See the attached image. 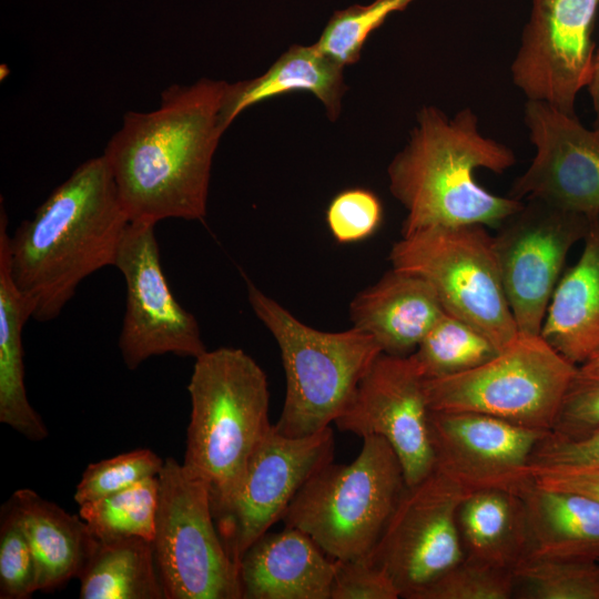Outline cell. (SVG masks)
<instances>
[{
	"mask_svg": "<svg viewBox=\"0 0 599 599\" xmlns=\"http://www.w3.org/2000/svg\"><path fill=\"white\" fill-rule=\"evenodd\" d=\"M445 314L433 287L423 278L392 268L351 302L353 327L372 335L382 352L409 356Z\"/></svg>",
	"mask_w": 599,
	"mask_h": 599,
	"instance_id": "19",
	"label": "cell"
},
{
	"mask_svg": "<svg viewBox=\"0 0 599 599\" xmlns=\"http://www.w3.org/2000/svg\"><path fill=\"white\" fill-rule=\"evenodd\" d=\"M467 495L456 481L434 469L407 486L368 559L413 599L423 587L465 558L457 510Z\"/></svg>",
	"mask_w": 599,
	"mask_h": 599,
	"instance_id": "13",
	"label": "cell"
},
{
	"mask_svg": "<svg viewBox=\"0 0 599 599\" xmlns=\"http://www.w3.org/2000/svg\"><path fill=\"white\" fill-rule=\"evenodd\" d=\"M583 242L579 260L554 290L539 334L577 367L599 351V215Z\"/></svg>",
	"mask_w": 599,
	"mask_h": 599,
	"instance_id": "20",
	"label": "cell"
},
{
	"mask_svg": "<svg viewBox=\"0 0 599 599\" xmlns=\"http://www.w3.org/2000/svg\"><path fill=\"white\" fill-rule=\"evenodd\" d=\"M521 496L528 522L525 559L599 561V500L535 483Z\"/></svg>",
	"mask_w": 599,
	"mask_h": 599,
	"instance_id": "23",
	"label": "cell"
},
{
	"mask_svg": "<svg viewBox=\"0 0 599 599\" xmlns=\"http://www.w3.org/2000/svg\"><path fill=\"white\" fill-rule=\"evenodd\" d=\"M164 459L151 449L142 448L88 465L74 493L81 506L126 489L143 479L156 477Z\"/></svg>",
	"mask_w": 599,
	"mask_h": 599,
	"instance_id": "32",
	"label": "cell"
},
{
	"mask_svg": "<svg viewBox=\"0 0 599 599\" xmlns=\"http://www.w3.org/2000/svg\"><path fill=\"white\" fill-rule=\"evenodd\" d=\"M246 285L251 307L275 338L285 372V400L275 428L288 437H306L331 427L382 348L353 326L343 332L315 329L251 281Z\"/></svg>",
	"mask_w": 599,
	"mask_h": 599,
	"instance_id": "5",
	"label": "cell"
},
{
	"mask_svg": "<svg viewBox=\"0 0 599 599\" xmlns=\"http://www.w3.org/2000/svg\"><path fill=\"white\" fill-rule=\"evenodd\" d=\"M587 88L595 112L593 129L599 131V47L595 51Z\"/></svg>",
	"mask_w": 599,
	"mask_h": 599,
	"instance_id": "39",
	"label": "cell"
},
{
	"mask_svg": "<svg viewBox=\"0 0 599 599\" xmlns=\"http://www.w3.org/2000/svg\"><path fill=\"white\" fill-rule=\"evenodd\" d=\"M402 464L387 440L363 437L349 464H326L312 475L283 515L331 558H365L387 526L405 488Z\"/></svg>",
	"mask_w": 599,
	"mask_h": 599,
	"instance_id": "6",
	"label": "cell"
},
{
	"mask_svg": "<svg viewBox=\"0 0 599 599\" xmlns=\"http://www.w3.org/2000/svg\"><path fill=\"white\" fill-rule=\"evenodd\" d=\"M465 557L515 570L528 549V522L520 494L498 488L468 493L457 510Z\"/></svg>",
	"mask_w": 599,
	"mask_h": 599,
	"instance_id": "25",
	"label": "cell"
},
{
	"mask_svg": "<svg viewBox=\"0 0 599 599\" xmlns=\"http://www.w3.org/2000/svg\"><path fill=\"white\" fill-rule=\"evenodd\" d=\"M383 220V205L370 190L352 187L337 193L326 210L327 226L338 243H355L373 235Z\"/></svg>",
	"mask_w": 599,
	"mask_h": 599,
	"instance_id": "34",
	"label": "cell"
},
{
	"mask_svg": "<svg viewBox=\"0 0 599 599\" xmlns=\"http://www.w3.org/2000/svg\"><path fill=\"white\" fill-rule=\"evenodd\" d=\"M334 572L335 559L287 526L261 536L238 562L242 599H331Z\"/></svg>",
	"mask_w": 599,
	"mask_h": 599,
	"instance_id": "18",
	"label": "cell"
},
{
	"mask_svg": "<svg viewBox=\"0 0 599 599\" xmlns=\"http://www.w3.org/2000/svg\"><path fill=\"white\" fill-rule=\"evenodd\" d=\"M8 217L0 211V422L26 438L40 441L48 429L31 406L24 385L22 331L32 307L14 284L9 268Z\"/></svg>",
	"mask_w": 599,
	"mask_h": 599,
	"instance_id": "24",
	"label": "cell"
},
{
	"mask_svg": "<svg viewBox=\"0 0 599 599\" xmlns=\"http://www.w3.org/2000/svg\"><path fill=\"white\" fill-rule=\"evenodd\" d=\"M598 467L599 427L576 438H564L547 433L537 444L531 469Z\"/></svg>",
	"mask_w": 599,
	"mask_h": 599,
	"instance_id": "37",
	"label": "cell"
},
{
	"mask_svg": "<svg viewBox=\"0 0 599 599\" xmlns=\"http://www.w3.org/2000/svg\"><path fill=\"white\" fill-rule=\"evenodd\" d=\"M78 578L81 599H165L152 542L140 537L95 539Z\"/></svg>",
	"mask_w": 599,
	"mask_h": 599,
	"instance_id": "26",
	"label": "cell"
},
{
	"mask_svg": "<svg viewBox=\"0 0 599 599\" xmlns=\"http://www.w3.org/2000/svg\"><path fill=\"white\" fill-rule=\"evenodd\" d=\"M159 476L79 506V515L100 541L129 537L153 540L159 508Z\"/></svg>",
	"mask_w": 599,
	"mask_h": 599,
	"instance_id": "28",
	"label": "cell"
},
{
	"mask_svg": "<svg viewBox=\"0 0 599 599\" xmlns=\"http://www.w3.org/2000/svg\"><path fill=\"white\" fill-rule=\"evenodd\" d=\"M392 268L425 280L445 312L465 321L499 349L519 332L502 285L494 236L479 224L435 226L402 236Z\"/></svg>",
	"mask_w": 599,
	"mask_h": 599,
	"instance_id": "7",
	"label": "cell"
},
{
	"mask_svg": "<svg viewBox=\"0 0 599 599\" xmlns=\"http://www.w3.org/2000/svg\"><path fill=\"white\" fill-rule=\"evenodd\" d=\"M429 430L434 469L467 494L498 488L521 495L534 484L532 453L547 434L485 414L436 410Z\"/></svg>",
	"mask_w": 599,
	"mask_h": 599,
	"instance_id": "16",
	"label": "cell"
},
{
	"mask_svg": "<svg viewBox=\"0 0 599 599\" xmlns=\"http://www.w3.org/2000/svg\"><path fill=\"white\" fill-rule=\"evenodd\" d=\"M7 505L34 554L39 590L53 591L79 576L95 538L84 520L29 488L18 489Z\"/></svg>",
	"mask_w": 599,
	"mask_h": 599,
	"instance_id": "22",
	"label": "cell"
},
{
	"mask_svg": "<svg viewBox=\"0 0 599 599\" xmlns=\"http://www.w3.org/2000/svg\"><path fill=\"white\" fill-rule=\"evenodd\" d=\"M599 427V368L578 367L550 433L576 438Z\"/></svg>",
	"mask_w": 599,
	"mask_h": 599,
	"instance_id": "35",
	"label": "cell"
},
{
	"mask_svg": "<svg viewBox=\"0 0 599 599\" xmlns=\"http://www.w3.org/2000/svg\"><path fill=\"white\" fill-rule=\"evenodd\" d=\"M39 590L38 564L17 517L6 504L0 526V598L27 599Z\"/></svg>",
	"mask_w": 599,
	"mask_h": 599,
	"instance_id": "33",
	"label": "cell"
},
{
	"mask_svg": "<svg viewBox=\"0 0 599 599\" xmlns=\"http://www.w3.org/2000/svg\"><path fill=\"white\" fill-rule=\"evenodd\" d=\"M416 0H374L368 4H352L335 11L315 44L341 63L359 61L364 44L389 16L404 11Z\"/></svg>",
	"mask_w": 599,
	"mask_h": 599,
	"instance_id": "30",
	"label": "cell"
},
{
	"mask_svg": "<svg viewBox=\"0 0 599 599\" xmlns=\"http://www.w3.org/2000/svg\"><path fill=\"white\" fill-rule=\"evenodd\" d=\"M227 83L172 84L158 109L124 114L103 155L130 221L205 217Z\"/></svg>",
	"mask_w": 599,
	"mask_h": 599,
	"instance_id": "1",
	"label": "cell"
},
{
	"mask_svg": "<svg viewBox=\"0 0 599 599\" xmlns=\"http://www.w3.org/2000/svg\"><path fill=\"white\" fill-rule=\"evenodd\" d=\"M514 571L465 557L418 590L413 599L514 598Z\"/></svg>",
	"mask_w": 599,
	"mask_h": 599,
	"instance_id": "31",
	"label": "cell"
},
{
	"mask_svg": "<svg viewBox=\"0 0 599 599\" xmlns=\"http://www.w3.org/2000/svg\"><path fill=\"white\" fill-rule=\"evenodd\" d=\"M334 449L331 427L288 437L273 425L250 458L235 493L212 509L222 542L237 566L246 549L282 520L308 478L334 460Z\"/></svg>",
	"mask_w": 599,
	"mask_h": 599,
	"instance_id": "11",
	"label": "cell"
},
{
	"mask_svg": "<svg viewBox=\"0 0 599 599\" xmlns=\"http://www.w3.org/2000/svg\"><path fill=\"white\" fill-rule=\"evenodd\" d=\"M577 369L540 335L519 333L470 370L425 379V390L430 410L479 413L550 433Z\"/></svg>",
	"mask_w": 599,
	"mask_h": 599,
	"instance_id": "8",
	"label": "cell"
},
{
	"mask_svg": "<svg viewBox=\"0 0 599 599\" xmlns=\"http://www.w3.org/2000/svg\"><path fill=\"white\" fill-rule=\"evenodd\" d=\"M514 577L515 598L599 599V561L526 558Z\"/></svg>",
	"mask_w": 599,
	"mask_h": 599,
	"instance_id": "29",
	"label": "cell"
},
{
	"mask_svg": "<svg viewBox=\"0 0 599 599\" xmlns=\"http://www.w3.org/2000/svg\"><path fill=\"white\" fill-rule=\"evenodd\" d=\"M159 481L151 542L165 599H242L238 566L219 535L207 484L171 457Z\"/></svg>",
	"mask_w": 599,
	"mask_h": 599,
	"instance_id": "9",
	"label": "cell"
},
{
	"mask_svg": "<svg viewBox=\"0 0 599 599\" xmlns=\"http://www.w3.org/2000/svg\"><path fill=\"white\" fill-rule=\"evenodd\" d=\"M129 223L102 154L81 163L8 234L10 274L32 318L58 317L84 278L114 266Z\"/></svg>",
	"mask_w": 599,
	"mask_h": 599,
	"instance_id": "2",
	"label": "cell"
},
{
	"mask_svg": "<svg viewBox=\"0 0 599 599\" xmlns=\"http://www.w3.org/2000/svg\"><path fill=\"white\" fill-rule=\"evenodd\" d=\"M524 122L536 153L509 196L599 215V131L583 126L576 114L531 100L525 104Z\"/></svg>",
	"mask_w": 599,
	"mask_h": 599,
	"instance_id": "17",
	"label": "cell"
},
{
	"mask_svg": "<svg viewBox=\"0 0 599 599\" xmlns=\"http://www.w3.org/2000/svg\"><path fill=\"white\" fill-rule=\"evenodd\" d=\"M516 162L508 145L480 132L470 108L448 118L434 105L423 106L406 145L387 167L389 191L406 210L402 236L435 226L497 229L524 202L486 190L475 172L501 174Z\"/></svg>",
	"mask_w": 599,
	"mask_h": 599,
	"instance_id": "3",
	"label": "cell"
},
{
	"mask_svg": "<svg viewBox=\"0 0 599 599\" xmlns=\"http://www.w3.org/2000/svg\"><path fill=\"white\" fill-rule=\"evenodd\" d=\"M187 392L191 415L183 465L207 484L214 509L235 493L273 427L267 378L244 351L220 347L195 358Z\"/></svg>",
	"mask_w": 599,
	"mask_h": 599,
	"instance_id": "4",
	"label": "cell"
},
{
	"mask_svg": "<svg viewBox=\"0 0 599 599\" xmlns=\"http://www.w3.org/2000/svg\"><path fill=\"white\" fill-rule=\"evenodd\" d=\"M429 415L425 378L412 357L382 353L335 425L362 438H385L402 464L407 486H412L435 468Z\"/></svg>",
	"mask_w": 599,
	"mask_h": 599,
	"instance_id": "15",
	"label": "cell"
},
{
	"mask_svg": "<svg viewBox=\"0 0 599 599\" xmlns=\"http://www.w3.org/2000/svg\"><path fill=\"white\" fill-rule=\"evenodd\" d=\"M399 590L390 577L367 557L335 559L331 599H397Z\"/></svg>",
	"mask_w": 599,
	"mask_h": 599,
	"instance_id": "36",
	"label": "cell"
},
{
	"mask_svg": "<svg viewBox=\"0 0 599 599\" xmlns=\"http://www.w3.org/2000/svg\"><path fill=\"white\" fill-rule=\"evenodd\" d=\"M345 67L323 53L315 43L294 44L261 75L227 83L222 104V121L227 129L245 109L292 92L312 93L323 104L326 116L334 122L342 111L348 89Z\"/></svg>",
	"mask_w": 599,
	"mask_h": 599,
	"instance_id": "21",
	"label": "cell"
},
{
	"mask_svg": "<svg viewBox=\"0 0 599 599\" xmlns=\"http://www.w3.org/2000/svg\"><path fill=\"white\" fill-rule=\"evenodd\" d=\"M499 351L481 332L445 312L409 356L425 379H439L470 370Z\"/></svg>",
	"mask_w": 599,
	"mask_h": 599,
	"instance_id": "27",
	"label": "cell"
},
{
	"mask_svg": "<svg viewBox=\"0 0 599 599\" xmlns=\"http://www.w3.org/2000/svg\"><path fill=\"white\" fill-rule=\"evenodd\" d=\"M540 487L582 494L599 500L598 467L531 469Z\"/></svg>",
	"mask_w": 599,
	"mask_h": 599,
	"instance_id": "38",
	"label": "cell"
},
{
	"mask_svg": "<svg viewBox=\"0 0 599 599\" xmlns=\"http://www.w3.org/2000/svg\"><path fill=\"white\" fill-rule=\"evenodd\" d=\"M595 217L527 199L497 227L494 246L520 334H540L568 253L585 240Z\"/></svg>",
	"mask_w": 599,
	"mask_h": 599,
	"instance_id": "10",
	"label": "cell"
},
{
	"mask_svg": "<svg viewBox=\"0 0 599 599\" xmlns=\"http://www.w3.org/2000/svg\"><path fill=\"white\" fill-rule=\"evenodd\" d=\"M599 0H532L510 67L514 84L527 100L575 113L587 87L596 51L593 30Z\"/></svg>",
	"mask_w": 599,
	"mask_h": 599,
	"instance_id": "14",
	"label": "cell"
},
{
	"mask_svg": "<svg viewBox=\"0 0 599 599\" xmlns=\"http://www.w3.org/2000/svg\"><path fill=\"white\" fill-rule=\"evenodd\" d=\"M580 368L586 369H598L599 368V351L585 364L579 366Z\"/></svg>",
	"mask_w": 599,
	"mask_h": 599,
	"instance_id": "40",
	"label": "cell"
},
{
	"mask_svg": "<svg viewBox=\"0 0 599 599\" xmlns=\"http://www.w3.org/2000/svg\"><path fill=\"white\" fill-rule=\"evenodd\" d=\"M155 225L130 221L114 264L126 287L119 348L129 369L138 368L152 356L196 358L207 351L199 322L176 301L167 284Z\"/></svg>",
	"mask_w": 599,
	"mask_h": 599,
	"instance_id": "12",
	"label": "cell"
}]
</instances>
